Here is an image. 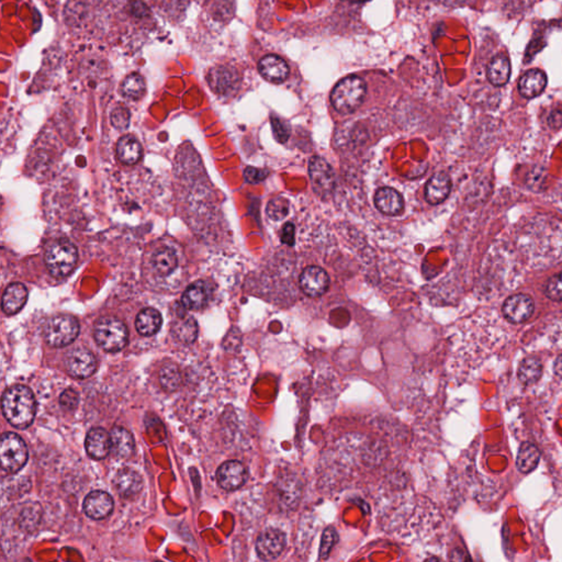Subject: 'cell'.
<instances>
[{"instance_id":"obj_1","label":"cell","mask_w":562,"mask_h":562,"mask_svg":"<svg viewBox=\"0 0 562 562\" xmlns=\"http://www.w3.org/2000/svg\"><path fill=\"white\" fill-rule=\"evenodd\" d=\"M3 412L7 421L17 428H27L36 417V403L28 387L14 386L3 397Z\"/></svg>"},{"instance_id":"obj_2","label":"cell","mask_w":562,"mask_h":562,"mask_svg":"<svg viewBox=\"0 0 562 562\" xmlns=\"http://www.w3.org/2000/svg\"><path fill=\"white\" fill-rule=\"evenodd\" d=\"M366 96V84L358 76H348L339 82L331 94L333 107L348 114L361 107Z\"/></svg>"},{"instance_id":"obj_3","label":"cell","mask_w":562,"mask_h":562,"mask_svg":"<svg viewBox=\"0 0 562 562\" xmlns=\"http://www.w3.org/2000/svg\"><path fill=\"white\" fill-rule=\"evenodd\" d=\"M77 248L67 241H58L45 253V265L51 275L58 278L66 277L77 262Z\"/></svg>"},{"instance_id":"obj_4","label":"cell","mask_w":562,"mask_h":562,"mask_svg":"<svg viewBox=\"0 0 562 562\" xmlns=\"http://www.w3.org/2000/svg\"><path fill=\"white\" fill-rule=\"evenodd\" d=\"M95 339L102 350L118 352L127 345L129 332L121 321L114 317H103L95 326Z\"/></svg>"},{"instance_id":"obj_5","label":"cell","mask_w":562,"mask_h":562,"mask_svg":"<svg viewBox=\"0 0 562 562\" xmlns=\"http://www.w3.org/2000/svg\"><path fill=\"white\" fill-rule=\"evenodd\" d=\"M80 324L74 317L58 315L47 321L45 326V339L53 347H64L77 339Z\"/></svg>"},{"instance_id":"obj_6","label":"cell","mask_w":562,"mask_h":562,"mask_svg":"<svg viewBox=\"0 0 562 562\" xmlns=\"http://www.w3.org/2000/svg\"><path fill=\"white\" fill-rule=\"evenodd\" d=\"M0 459L3 470L19 472L28 461V450L23 439L14 433H5L0 444Z\"/></svg>"},{"instance_id":"obj_7","label":"cell","mask_w":562,"mask_h":562,"mask_svg":"<svg viewBox=\"0 0 562 562\" xmlns=\"http://www.w3.org/2000/svg\"><path fill=\"white\" fill-rule=\"evenodd\" d=\"M310 177L313 191L320 198L331 196L335 188V174L331 165L323 158H315L310 160Z\"/></svg>"},{"instance_id":"obj_8","label":"cell","mask_w":562,"mask_h":562,"mask_svg":"<svg viewBox=\"0 0 562 562\" xmlns=\"http://www.w3.org/2000/svg\"><path fill=\"white\" fill-rule=\"evenodd\" d=\"M207 80L210 88L221 96L233 94L241 83L240 75L231 66L215 67L208 74Z\"/></svg>"},{"instance_id":"obj_9","label":"cell","mask_w":562,"mask_h":562,"mask_svg":"<svg viewBox=\"0 0 562 562\" xmlns=\"http://www.w3.org/2000/svg\"><path fill=\"white\" fill-rule=\"evenodd\" d=\"M286 548V536L280 529H266L256 543V552L265 561H271L280 557Z\"/></svg>"},{"instance_id":"obj_10","label":"cell","mask_w":562,"mask_h":562,"mask_svg":"<svg viewBox=\"0 0 562 562\" xmlns=\"http://www.w3.org/2000/svg\"><path fill=\"white\" fill-rule=\"evenodd\" d=\"M65 366L69 375L85 379L94 374L97 361L94 354L84 348H77L67 355Z\"/></svg>"},{"instance_id":"obj_11","label":"cell","mask_w":562,"mask_h":562,"mask_svg":"<svg viewBox=\"0 0 562 562\" xmlns=\"http://www.w3.org/2000/svg\"><path fill=\"white\" fill-rule=\"evenodd\" d=\"M300 286L306 295L317 298L328 291L330 279L323 268L311 266L306 268L301 275Z\"/></svg>"},{"instance_id":"obj_12","label":"cell","mask_w":562,"mask_h":562,"mask_svg":"<svg viewBox=\"0 0 562 562\" xmlns=\"http://www.w3.org/2000/svg\"><path fill=\"white\" fill-rule=\"evenodd\" d=\"M535 304L527 295H514L507 299L503 306V315L512 323H523L534 313Z\"/></svg>"},{"instance_id":"obj_13","label":"cell","mask_w":562,"mask_h":562,"mask_svg":"<svg viewBox=\"0 0 562 562\" xmlns=\"http://www.w3.org/2000/svg\"><path fill=\"white\" fill-rule=\"evenodd\" d=\"M217 479L221 488L224 490H236L245 483L247 470L240 461H226L218 469Z\"/></svg>"},{"instance_id":"obj_14","label":"cell","mask_w":562,"mask_h":562,"mask_svg":"<svg viewBox=\"0 0 562 562\" xmlns=\"http://www.w3.org/2000/svg\"><path fill=\"white\" fill-rule=\"evenodd\" d=\"M259 73L270 83L280 84L289 76V66L284 60L277 56L262 58L258 64Z\"/></svg>"},{"instance_id":"obj_15","label":"cell","mask_w":562,"mask_h":562,"mask_svg":"<svg viewBox=\"0 0 562 562\" xmlns=\"http://www.w3.org/2000/svg\"><path fill=\"white\" fill-rule=\"evenodd\" d=\"M113 510V500L107 492L94 491L84 501V511L94 520H102L110 515Z\"/></svg>"},{"instance_id":"obj_16","label":"cell","mask_w":562,"mask_h":562,"mask_svg":"<svg viewBox=\"0 0 562 562\" xmlns=\"http://www.w3.org/2000/svg\"><path fill=\"white\" fill-rule=\"evenodd\" d=\"M450 189H452V182L450 177L445 171H439L430 177L426 185L425 196L426 200L430 204H439L446 200L450 196Z\"/></svg>"},{"instance_id":"obj_17","label":"cell","mask_w":562,"mask_h":562,"mask_svg":"<svg viewBox=\"0 0 562 562\" xmlns=\"http://www.w3.org/2000/svg\"><path fill=\"white\" fill-rule=\"evenodd\" d=\"M375 204L378 210L386 215H398L404 209L402 196L395 189L388 187L377 191Z\"/></svg>"},{"instance_id":"obj_18","label":"cell","mask_w":562,"mask_h":562,"mask_svg":"<svg viewBox=\"0 0 562 562\" xmlns=\"http://www.w3.org/2000/svg\"><path fill=\"white\" fill-rule=\"evenodd\" d=\"M86 450L94 459H103L111 450V437L103 428H93L86 437Z\"/></svg>"},{"instance_id":"obj_19","label":"cell","mask_w":562,"mask_h":562,"mask_svg":"<svg viewBox=\"0 0 562 562\" xmlns=\"http://www.w3.org/2000/svg\"><path fill=\"white\" fill-rule=\"evenodd\" d=\"M546 85H547L546 75L538 69H530L528 72L525 73L518 82V90L524 98L532 99L535 97L539 96L545 90Z\"/></svg>"},{"instance_id":"obj_20","label":"cell","mask_w":562,"mask_h":562,"mask_svg":"<svg viewBox=\"0 0 562 562\" xmlns=\"http://www.w3.org/2000/svg\"><path fill=\"white\" fill-rule=\"evenodd\" d=\"M28 299V290L23 284H12L5 290L3 310L6 315H16L23 309Z\"/></svg>"},{"instance_id":"obj_21","label":"cell","mask_w":562,"mask_h":562,"mask_svg":"<svg viewBox=\"0 0 562 562\" xmlns=\"http://www.w3.org/2000/svg\"><path fill=\"white\" fill-rule=\"evenodd\" d=\"M114 485L120 496L124 498L135 496L142 488V478L131 468H123L117 474Z\"/></svg>"},{"instance_id":"obj_22","label":"cell","mask_w":562,"mask_h":562,"mask_svg":"<svg viewBox=\"0 0 562 562\" xmlns=\"http://www.w3.org/2000/svg\"><path fill=\"white\" fill-rule=\"evenodd\" d=\"M173 337L178 342L184 344H191L195 342L198 335V326L193 317L189 315H182L173 322L171 326Z\"/></svg>"},{"instance_id":"obj_23","label":"cell","mask_w":562,"mask_h":562,"mask_svg":"<svg viewBox=\"0 0 562 562\" xmlns=\"http://www.w3.org/2000/svg\"><path fill=\"white\" fill-rule=\"evenodd\" d=\"M117 155L119 160L127 165L138 163L142 156L140 142L132 135H125L117 144Z\"/></svg>"},{"instance_id":"obj_24","label":"cell","mask_w":562,"mask_h":562,"mask_svg":"<svg viewBox=\"0 0 562 562\" xmlns=\"http://www.w3.org/2000/svg\"><path fill=\"white\" fill-rule=\"evenodd\" d=\"M210 291L207 286L199 281L191 284L182 295V306L188 310H200L208 304Z\"/></svg>"},{"instance_id":"obj_25","label":"cell","mask_w":562,"mask_h":562,"mask_svg":"<svg viewBox=\"0 0 562 562\" xmlns=\"http://www.w3.org/2000/svg\"><path fill=\"white\" fill-rule=\"evenodd\" d=\"M160 326H162V315L158 310L153 309V308L142 310L135 321V328L143 337H151L158 333Z\"/></svg>"},{"instance_id":"obj_26","label":"cell","mask_w":562,"mask_h":562,"mask_svg":"<svg viewBox=\"0 0 562 562\" xmlns=\"http://www.w3.org/2000/svg\"><path fill=\"white\" fill-rule=\"evenodd\" d=\"M487 75L490 83L494 86L505 85L511 76L510 60L503 54L496 56L489 63Z\"/></svg>"},{"instance_id":"obj_27","label":"cell","mask_w":562,"mask_h":562,"mask_svg":"<svg viewBox=\"0 0 562 562\" xmlns=\"http://www.w3.org/2000/svg\"><path fill=\"white\" fill-rule=\"evenodd\" d=\"M110 437L111 450L117 456L127 458L132 454L134 450V439L125 428L117 426L111 432Z\"/></svg>"},{"instance_id":"obj_28","label":"cell","mask_w":562,"mask_h":562,"mask_svg":"<svg viewBox=\"0 0 562 562\" xmlns=\"http://www.w3.org/2000/svg\"><path fill=\"white\" fill-rule=\"evenodd\" d=\"M540 459V452L532 443H523L518 450L516 465L520 472L523 474L532 472L538 466Z\"/></svg>"},{"instance_id":"obj_29","label":"cell","mask_w":562,"mask_h":562,"mask_svg":"<svg viewBox=\"0 0 562 562\" xmlns=\"http://www.w3.org/2000/svg\"><path fill=\"white\" fill-rule=\"evenodd\" d=\"M177 264L178 260L176 254L171 248H158V251L153 254V267L160 276L171 275L176 269Z\"/></svg>"},{"instance_id":"obj_30","label":"cell","mask_w":562,"mask_h":562,"mask_svg":"<svg viewBox=\"0 0 562 562\" xmlns=\"http://www.w3.org/2000/svg\"><path fill=\"white\" fill-rule=\"evenodd\" d=\"M543 375V365L539 359L535 357H528L524 359L518 367V378L520 380L526 384H532L539 380Z\"/></svg>"},{"instance_id":"obj_31","label":"cell","mask_w":562,"mask_h":562,"mask_svg":"<svg viewBox=\"0 0 562 562\" xmlns=\"http://www.w3.org/2000/svg\"><path fill=\"white\" fill-rule=\"evenodd\" d=\"M122 94L129 99L138 100L144 96L147 91L145 80L140 74L129 75L122 83Z\"/></svg>"},{"instance_id":"obj_32","label":"cell","mask_w":562,"mask_h":562,"mask_svg":"<svg viewBox=\"0 0 562 562\" xmlns=\"http://www.w3.org/2000/svg\"><path fill=\"white\" fill-rule=\"evenodd\" d=\"M160 379L165 390L175 391L180 386L182 375L176 365L166 364L160 370Z\"/></svg>"},{"instance_id":"obj_33","label":"cell","mask_w":562,"mask_h":562,"mask_svg":"<svg viewBox=\"0 0 562 562\" xmlns=\"http://www.w3.org/2000/svg\"><path fill=\"white\" fill-rule=\"evenodd\" d=\"M289 212V202L287 199L278 197L270 200L267 206V215L271 220L281 221L287 217Z\"/></svg>"},{"instance_id":"obj_34","label":"cell","mask_w":562,"mask_h":562,"mask_svg":"<svg viewBox=\"0 0 562 562\" xmlns=\"http://www.w3.org/2000/svg\"><path fill=\"white\" fill-rule=\"evenodd\" d=\"M339 540V535L337 530L333 527H328V528L323 532L322 540H321L320 548V558L321 559H326L328 554L333 549L334 545L337 543Z\"/></svg>"},{"instance_id":"obj_35","label":"cell","mask_w":562,"mask_h":562,"mask_svg":"<svg viewBox=\"0 0 562 562\" xmlns=\"http://www.w3.org/2000/svg\"><path fill=\"white\" fill-rule=\"evenodd\" d=\"M271 127L276 140H278L279 143H286L289 140L291 129L286 120L279 117H271Z\"/></svg>"},{"instance_id":"obj_36","label":"cell","mask_w":562,"mask_h":562,"mask_svg":"<svg viewBox=\"0 0 562 562\" xmlns=\"http://www.w3.org/2000/svg\"><path fill=\"white\" fill-rule=\"evenodd\" d=\"M545 293L550 300L562 302V271L549 279Z\"/></svg>"},{"instance_id":"obj_37","label":"cell","mask_w":562,"mask_h":562,"mask_svg":"<svg viewBox=\"0 0 562 562\" xmlns=\"http://www.w3.org/2000/svg\"><path fill=\"white\" fill-rule=\"evenodd\" d=\"M131 114L127 108L117 107L111 112V123L118 130H125L129 127Z\"/></svg>"},{"instance_id":"obj_38","label":"cell","mask_w":562,"mask_h":562,"mask_svg":"<svg viewBox=\"0 0 562 562\" xmlns=\"http://www.w3.org/2000/svg\"><path fill=\"white\" fill-rule=\"evenodd\" d=\"M60 402L64 408L74 410L78 404V394L72 389H67L62 393Z\"/></svg>"},{"instance_id":"obj_39","label":"cell","mask_w":562,"mask_h":562,"mask_svg":"<svg viewBox=\"0 0 562 562\" xmlns=\"http://www.w3.org/2000/svg\"><path fill=\"white\" fill-rule=\"evenodd\" d=\"M268 176V171L264 169H255V167H247L244 171V177H245L246 182H251V184H258L266 180Z\"/></svg>"},{"instance_id":"obj_40","label":"cell","mask_w":562,"mask_h":562,"mask_svg":"<svg viewBox=\"0 0 562 562\" xmlns=\"http://www.w3.org/2000/svg\"><path fill=\"white\" fill-rule=\"evenodd\" d=\"M130 12L134 17L142 18L149 14V8L145 6V3H142L140 0H132V1H130Z\"/></svg>"},{"instance_id":"obj_41","label":"cell","mask_w":562,"mask_h":562,"mask_svg":"<svg viewBox=\"0 0 562 562\" xmlns=\"http://www.w3.org/2000/svg\"><path fill=\"white\" fill-rule=\"evenodd\" d=\"M281 241L287 245L293 246L295 244V226L293 223H287L282 229Z\"/></svg>"},{"instance_id":"obj_42","label":"cell","mask_w":562,"mask_h":562,"mask_svg":"<svg viewBox=\"0 0 562 562\" xmlns=\"http://www.w3.org/2000/svg\"><path fill=\"white\" fill-rule=\"evenodd\" d=\"M548 123L552 129H560L562 127V110L556 109L550 113L548 118Z\"/></svg>"},{"instance_id":"obj_43","label":"cell","mask_w":562,"mask_h":562,"mask_svg":"<svg viewBox=\"0 0 562 562\" xmlns=\"http://www.w3.org/2000/svg\"><path fill=\"white\" fill-rule=\"evenodd\" d=\"M554 371L556 376L562 378V355H560L554 361Z\"/></svg>"},{"instance_id":"obj_44","label":"cell","mask_w":562,"mask_h":562,"mask_svg":"<svg viewBox=\"0 0 562 562\" xmlns=\"http://www.w3.org/2000/svg\"><path fill=\"white\" fill-rule=\"evenodd\" d=\"M352 1H355V3H365V1H369V0H352Z\"/></svg>"}]
</instances>
